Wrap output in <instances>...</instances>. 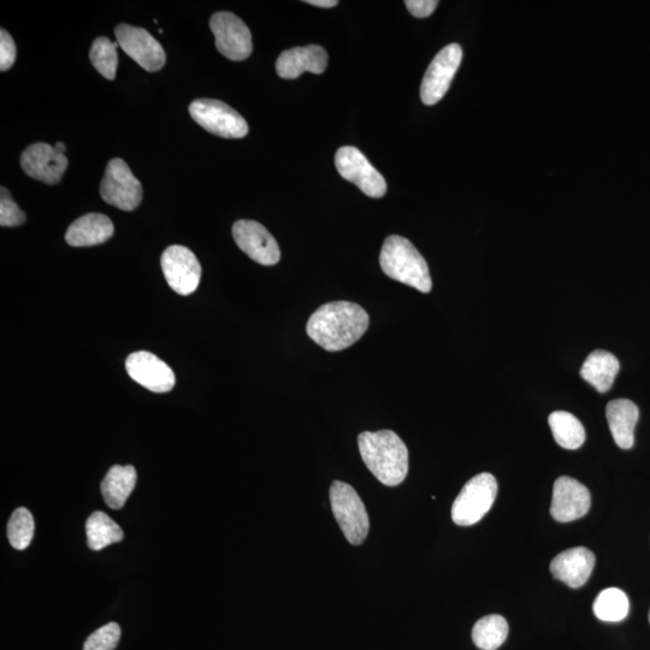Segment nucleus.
<instances>
[{"label":"nucleus","mask_w":650,"mask_h":650,"mask_svg":"<svg viewBox=\"0 0 650 650\" xmlns=\"http://www.w3.org/2000/svg\"><path fill=\"white\" fill-rule=\"evenodd\" d=\"M233 236L240 250L254 262L267 267L280 262V247L262 224L256 221H238L234 224Z\"/></svg>","instance_id":"13"},{"label":"nucleus","mask_w":650,"mask_h":650,"mask_svg":"<svg viewBox=\"0 0 650 650\" xmlns=\"http://www.w3.org/2000/svg\"><path fill=\"white\" fill-rule=\"evenodd\" d=\"M620 370L619 360L607 351H594L589 354L581 369L585 382L600 393H607L613 386Z\"/></svg>","instance_id":"21"},{"label":"nucleus","mask_w":650,"mask_h":650,"mask_svg":"<svg viewBox=\"0 0 650 650\" xmlns=\"http://www.w3.org/2000/svg\"><path fill=\"white\" fill-rule=\"evenodd\" d=\"M380 264L383 273L392 280L425 294L433 289L427 260L403 236H388L382 246Z\"/></svg>","instance_id":"3"},{"label":"nucleus","mask_w":650,"mask_h":650,"mask_svg":"<svg viewBox=\"0 0 650 650\" xmlns=\"http://www.w3.org/2000/svg\"><path fill=\"white\" fill-rule=\"evenodd\" d=\"M137 478V471L132 465L112 466L100 486L105 504L112 510H121L133 493Z\"/></svg>","instance_id":"22"},{"label":"nucleus","mask_w":650,"mask_h":650,"mask_svg":"<svg viewBox=\"0 0 650 650\" xmlns=\"http://www.w3.org/2000/svg\"><path fill=\"white\" fill-rule=\"evenodd\" d=\"M358 446L366 468L384 486L395 487L405 481L409 472V451L394 431H365L358 436Z\"/></svg>","instance_id":"2"},{"label":"nucleus","mask_w":650,"mask_h":650,"mask_svg":"<svg viewBox=\"0 0 650 650\" xmlns=\"http://www.w3.org/2000/svg\"><path fill=\"white\" fill-rule=\"evenodd\" d=\"M508 636V624L504 617L490 614L478 620L472 630V640L482 650H496Z\"/></svg>","instance_id":"25"},{"label":"nucleus","mask_w":650,"mask_h":650,"mask_svg":"<svg viewBox=\"0 0 650 650\" xmlns=\"http://www.w3.org/2000/svg\"><path fill=\"white\" fill-rule=\"evenodd\" d=\"M86 534L88 547L92 551H102L106 546L123 540V531L108 514L104 512H94L87 519Z\"/></svg>","instance_id":"23"},{"label":"nucleus","mask_w":650,"mask_h":650,"mask_svg":"<svg viewBox=\"0 0 650 650\" xmlns=\"http://www.w3.org/2000/svg\"><path fill=\"white\" fill-rule=\"evenodd\" d=\"M596 618L602 622H622L629 613L628 596L618 588H608L596 598L593 607Z\"/></svg>","instance_id":"26"},{"label":"nucleus","mask_w":650,"mask_h":650,"mask_svg":"<svg viewBox=\"0 0 650 650\" xmlns=\"http://www.w3.org/2000/svg\"><path fill=\"white\" fill-rule=\"evenodd\" d=\"M498 495V482L493 475L480 474L465 484L452 506V519L460 527H470L486 516Z\"/></svg>","instance_id":"5"},{"label":"nucleus","mask_w":650,"mask_h":650,"mask_svg":"<svg viewBox=\"0 0 650 650\" xmlns=\"http://www.w3.org/2000/svg\"><path fill=\"white\" fill-rule=\"evenodd\" d=\"M335 165L345 180L354 183L368 197L382 198L387 193L384 177L356 147H341L336 152Z\"/></svg>","instance_id":"8"},{"label":"nucleus","mask_w":650,"mask_h":650,"mask_svg":"<svg viewBox=\"0 0 650 650\" xmlns=\"http://www.w3.org/2000/svg\"><path fill=\"white\" fill-rule=\"evenodd\" d=\"M649 622H650V612H649Z\"/></svg>","instance_id":"35"},{"label":"nucleus","mask_w":650,"mask_h":650,"mask_svg":"<svg viewBox=\"0 0 650 650\" xmlns=\"http://www.w3.org/2000/svg\"><path fill=\"white\" fill-rule=\"evenodd\" d=\"M16 61V45L11 35L2 28L0 31V70L7 72Z\"/></svg>","instance_id":"31"},{"label":"nucleus","mask_w":650,"mask_h":650,"mask_svg":"<svg viewBox=\"0 0 650 650\" xmlns=\"http://www.w3.org/2000/svg\"><path fill=\"white\" fill-rule=\"evenodd\" d=\"M126 369L133 380L153 393H168L174 388L173 370L150 352H135L127 358Z\"/></svg>","instance_id":"14"},{"label":"nucleus","mask_w":650,"mask_h":650,"mask_svg":"<svg viewBox=\"0 0 650 650\" xmlns=\"http://www.w3.org/2000/svg\"><path fill=\"white\" fill-rule=\"evenodd\" d=\"M210 28L216 38L217 50L230 61H245L251 56L252 34L238 16L222 11L211 17Z\"/></svg>","instance_id":"10"},{"label":"nucleus","mask_w":650,"mask_h":650,"mask_svg":"<svg viewBox=\"0 0 650 650\" xmlns=\"http://www.w3.org/2000/svg\"><path fill=\"white\" fill-rule=\"evenodd\" d=\"M608 427L613 440L622 449H630L635 443V428L640 411L635 403L628 399L610 401L606 407Z\"/></svg>","instance_id":"19"},{"label":"nucleus","mask_w":650,"mask_h":650,"mask_svg":"<svg viewBox=\"0 0 650 650\" xmlns=\"http://www.w3.org/2000/svg\"><path fill=\"white\" fill-rule=\"evenodd\" d=\"M117 46L118 44L112 43L110 39L105 37L94 40L92 45L90 58L93 67L108 80L116 78L118 65Z\"/></svg>","instance_id":"28"},{"label":"nucleus","mask_w":650,"mask_h":650,"mask_svg":"<svg viewBox=\"0 0 650 650\" xmlns=\"http://www.w3.org/2000/svg\"><path fill=\"white\" fill-rule=\"evenodd\" d=\"M405 4L411 15L417 19H425V17L433 15L439 2L436 0H406Z\"/></svg>","instance_id":"32"},{"label":"nucleus","mask_w":650,"mask_h":650,"mask_svg":"<svg viewBox=\"0 0 650 650\" xmlns=\"http://www.w3.org/2000/svg\"><path fill=\"white\" fill-rule=\"evenodd\" d=\"M26 222L25 212L14 202L7 188L2 187L0 195V226L19 227Z\"/></svg>","instance_id":"30"},{"label":"nucleus","mask_w":650,"mask_h":650,"mask_svg":"<svg viewBox=\"0 0 650 650\" xmlns=\"http://www.w3.org/2000/svg\"><path fill=\"white\" fill-rule=\"evenodd\" d=\"M328 61V53L322 46L294 47L277 58L276 73L287 80L298 79L305 72L322 74L327 69Z\"/></svg>","instance_id":"17"},{"label":"nucleus","mask_w":650,"mask_h":650,"mask_svg":"<svg viewBox=\"0 0 650 650\" xmlns=\"http://www.w3.org/2000/svg\"><path fill=\"white\" fill-rule=\"evenodd\" d=\"M462 59L463 50L458 44L448 45L437 53L421 86V98L425 105H435L446 96Z\"/></svg>","instance_id":"9"},{"label":"nucleus","mask_w":650,"mask_h":650,"mask_svg":"<svg viewBox=\"0 0 650 650\" xmlns=\"http://www.w3.org/2000/svg\"><path fill=\"white\" fill-rule=\"evenodd\" d=\"M369 315L350 301L324 304L307 322L306 332L325 351L339 352L356 344L369 328Z\"/></svg>","instance_id":"1"},{"label":"nucleus","mask_w":650,"mask_h":650,"mask_svg":"<svg viewBox=\"0 0 650 650\" xmlns=\"http://www.w3.org/2000/svg\"><path fill=\"white\" fill-rule=\"evenodd\" d=\"M592 498L587 487L571 477L563 476L554 483L552 517L559 523H569L588 513Z\"/></svg>","instance_id":"15"},{"label":"nucleus","mask_w":650,"mask_h":650,"mask_svg":"<svg viewBox=\"0 0 650 650\" xmlns=\"http://www.w3.org/2000/svg\"><path fill=\"white\" fill-rule=\"evenodd\" d=\"M193 120L217 137L241 139L248 134V124L238 111L216 99H198L189 105Z\"/></svg>","instance_id":"6"},{"label":"nucleus","mask_w":650,"mask_h":650,"mask_svg":"<svg viewBox=\"0 0 650 650\" xmlns=\"http://www.w3.org/2000/svg\"><path fill=\"white\" fill-rule=\"evenodd\" d=\"M55 149L57 152L62 153L64 155V152L67 151V147L63 143H57L55 145Z\"/></svg>","instance_id":"34"},{"label":"nucleus","mask_w":650,"mask_h":650,"mask_svg":"<svg viewBox=\"0 0 650 650\" xmlns=\"http://www.w3.org/2000/svg\"><path fill=\"white\" fill-rule=\"evenodd\" d=\"M100 195L104 202L123 211H133L143 200V187L121 158H114L106 167Z\"/></svg>","instance_id":"7"},{"label":"nucleus","mask_w":650,"mask_h":650,"mask_svg":"<svg viewBox=\"0 0 650 650\" xmlns=\"http://www.w3.org/2000/svg\"><path fill=\"white\" fill-rule=\"evenodd\" d=\"M306 4L313 5V7L332 9L339 4L338 0H306Z\"/></svg>","instance_id":"33"},{"label":"nucleus","mask_w":650,"mask_h":650,"mask_svg":"<svg viewBox=\"0 0 650 650\" xmlns=\"http://www.w3.org/2000/svg\"><path fill=\"white\" fill-rule=\"evenodd\" d=\"M117 44L147 72H157L165 64V52L161 44L144 28L118 25L115 28Z\"/></svg>","instance_id":"12"},{"label":"nucleus","mask_w":650,"mask_h":650,"mask_svg":"<svg viewBox=\"0 0 650 650\" xmlns=\"http://www.w3.org/2000/svg\"><path fill=\"white\" fill-rule=\"evenodd\" d=\"M21 165L33 179L56 185L68 168V159L57 152L55 146L37 143L23 151Z\"/></svg>","instance_id":"16"},{"label":"nucleus","mask_w":650,"mask_h":650,"mask_svg":"<svg viewBox=\"0 0 650 650\" xmlns=\"http://www.w3.org/2000/svg\"><path fill=\"white\" fill-rule=\"evenodd\" d=\"M330 504L348 542L353 546L362 545L369 534L370 520L356 490L350 484L334 481L330 488Z\"/></svg>","instance_id":"4"},{"label":"nucleus","mask_w":650,"mask_h":650,"mask_svg":"<svg viewBox=\"0 0 650 650\" xmlns=\"http://www.w3.org/2000/svg\"><path fill=\"white\" fill-rule=\"evenodd\" d=\"M34 518L25 507L17 508L8 523V539L17 551H25L31 545L34 536Z\"/></svg>","instance_id":"27"},{"label":"nucleus","mask_w":650,"mask_h":650,"mask_svg":"<svg viewBox=\"0 0 650 650\" xmlns=\"http://www.w3.org/2000/svg\"><path fill=\"white\" fill-rule=\"evenodd\" d=\"M121 640V628L117 623H109L94 631L87 638L84 650H115Z\"/></svg>","instance_id":"29"},{"label":"nucleus","mask_w":650,"mask_h":650,"mask_svg":"<svg viewBox=\"0 0 650 650\" xmlns=\"http://www.w3.org/2000/svg\"><path fill=\"white\" fill-rule=\"evenodd\" d=\"M161 264L165 280L177 294L189 295L197 291L202 267L189 248L180 245L168 247Z\"/></svg>","instance_id":"11"},{"label":"nucleus","mask_w":650,"mask_h":650,"mask_svg":"<svg viewBox=\"0 0 650 650\" xmlns=\"http://www.w3.org/2000/svg\"><path fill=\"white\" fill-rule=\"evenodd\" d=\"M595 555L585 547L567 549L552 560L551 572L555 579L577 589L588 582L594 571Z\"/></svg>","instance_id":"18"},{"label":"nucleus","mask_w":650,"mask_h":650,"mask_svg":"<svg viewBox=\"0 0 650 650\" xmlns=\"http://www.w3.org/2000/svg\"><path fill=\"white\" fill-rule=\"evenodd\" d=\"M548 423L552 429L554 440L560 447L575 451L583 445L585 429L572 413L555 411L549 416Z\"/></svg>","instance_id":"24"},{"label":"nucleus","mask_w":650,"mask_h":650,"mask_svg":"<svg viewBox=\"0 0 650 650\" xmlns=\"http://www.w3.org/2000/svg\"><path fill=\"white\" fill-rule=\"evenodd\" d=\"M114 235V224L108 216L88 214L76 220L65 234V241L73 247H90L103 244Z\"/></svg>","instance_id":"20"}]
</instances>
